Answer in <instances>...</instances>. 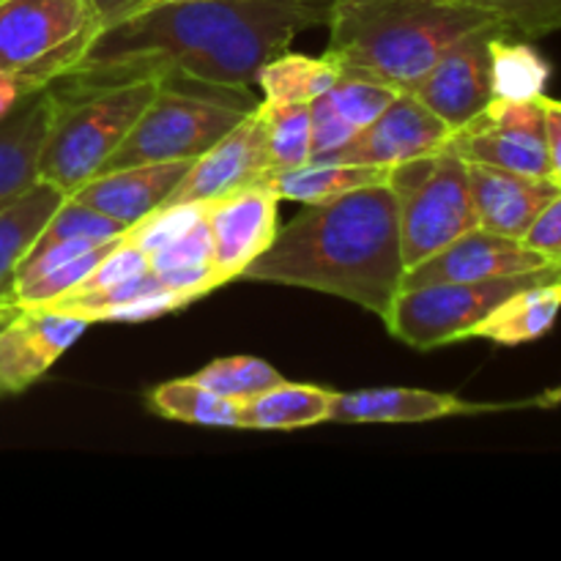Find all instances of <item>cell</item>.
Returning a JSON list of instances; mask_svg holds the SVG:
<instances>
[{
    "label": "cell",
    "mask_w": 561,
    "mask_h": 561,
    "mask_svg": "<svg viewBox=\"0 0 561 561\" xmlns=\"http://www.w3.org/2000/svg\"><path fill=\"white\" fill-rule=\"evenodd\" d=\"M332 0H162L102 27L58 82L184 77L244 91L301 31L327 25Z\"/></svg>",
    "instance_id": "6da1fadb"
},
{
    "label": "cell",
    "mask_w": 561,
    "mask_h": 561,
    "mask_svg": "<svg viewBox=\"0 0 561 561\" xmlns=\"http://www.w3.org/2000/svg\"><path fill=\"white\" fill-rule=\"evenodd\" d=\"M403 274L398 203L387 184H373L310 203L239 279L318 290L383 318Z\"/></svg>",
    "instance_id": "7a4b0ae2"
},
{
    "label": "cell",
    "mask_w": 561,
    "mask_h": 561,
    "mask_svg": "<svg viewBox=\"0 0 561 561\" xmlns=\"http://www.w3.org/2000/svg\"><path fill=\"white\" fill-rule=\"evenodd\" d=\"M493 20L460 0H332L323 58L343 75L411 93L449 44Z\"/></svg>",
    "instance_id": "3957f363"
},
{
    "label": "cell",
    "mask_w": 561,
    "mask_h": 561,
    "mask_svg": "<svg viewBox=\"0 0 561 561\" xmlns=\"http://www.w3.org/2000/svg\"><path fill=\"white\" fill-rule=\"evenodd\" d=\"M162 75L102 82H53L55 118L38 159V179L71 195L102 170L151 104Z\"/></svg>",
    "instance_id": "277c9868"
},
{
    "label": "cell",
    "mask_w": 561,
    "mask_h": 561,
    "mask_svg": "<svg viewBox=\"0 0 561 561\" xmlns=\"http://www.w3.org/2000/svg\"><path fill=\"white\" fill-rule=\"evenodd\" d=\"M255 107L257 102H236V88L206 85V93H197L184 77H164L157 96L99 173L131 164L197 159Z\"/></svg>",
    "instance_id": "5b68a950"
},
{
    "label": "cell",
    "mask_w": 561,
    "mask_h": 561,
    "mask_svg": "<svg viewBox=\"0 0 561 561\" xmlns=\"http://www.w3.org/2000/svg\"><path fill=\"white\" fill-rule=\"evenodd\" d=\"M387 186L398 203L405 268L427 261L458 236L480 228L469 186V164L444 146L389 170Z\"/></svg>",
    "instance_id": "8992f818"
},
{
    "label": "cell",
    "mask_w": 561,
    "mask_h": 561,
    "mask_svg": "<svg viewBox=\"0 0 561 561\" xmlns=\"http://www.w3.org/2000/svg\"><path fill=\"white\" fill-rule=\"evenodd\" d=\"M99 31L88 0H0V75H20L42 91L82 58Z\"/></svg>",
    "instance_id": "52a82bcc"
},
{
    "label": "cell",
    "mask_w": 561,
    "mask_h": 561,
    "mask_svg": "<svg viewBox=\"0 0 561 561\" xmlns=\"http://www.w3.org/2000/svg\"><path fill=\"white\" fill-rule=\"evenodd\" d=\"M559 277L561 266H548L537 272L510 274V277L474 279V283H436L405 288L394 296L383 323L392 337L411 348H442V345L469 340L471 329L480 327L513 294Z\"/></svg>",
    "instance_id": "ba28073f"
},
{
    "label": "cell",
    "mask_w": 561,
    "mask_h": 561,
    "mask_svg": "<svg viewBox=\"0 0 561 561\" xmlns=\"http://www.w3.org/2000/svg\"><path fill=\"white\" fill-rule=\"evenodd\" d=\"M447 148H453L466 164H488V168L526 175H551L540 96L491 99L482 113L453 129Z\"/></svg>",
    "instance_id": "9c48e42d"
},
{
    "label": "cell",
    "mask_w": 561,
    "mask_h": 561,
    "mask_svg": "<svg viewBox=\"0 0 561 561\" xmlns=\"http://www.w3.org/2000/svg\"><path fill=\"white\" fill-rule=\"evenodd\" d=\"M510 33L499 20L474 27L436 60L431 71L414 88V96L431 107L453 129L463 126L493 99L491 44L493 38Z\"/></svg>",
    "instance_id": "30bf717a"
},
{
    "label": "cell",
    "mask_w": 561,
    "mask_h": 561,
    "mask_svg": "<svg viewBox=\"0 0 561 561\" xmlns=\"http://www.w3.org/2000/svg\"><path fill=\"white\" fill-rule=\"evenodd\" d=\"M91 327L60 307H16L0 327V394L25 392Z\"/></svg>",
    "instance_id": "8fae6325"
},
{
    "label": "cell",
    "mask_w": 561,
    "mask_h": 561,
    "mask_svg": "<svg viewBox=\"0 0 561 561\" xmlns=\"http://www.w3.org/2000/svg\"><path fill=\"white\" fill-rule=\"evenodd\" d=\"M449 135L453 126L444 124L414 93H398L365 131L323 159L392 170L416 157L442 151Z\"/></svg>",
    "instance_id": "7c38bea8"
},
{
    "label": "cell",
    "mask_w": 561,
    "mask_h": 561,
    "mask_svg": "<svg viewBox=\"0 0 561 561\" xmlns=\"http://www.w3.org/2000/svg\"><path fill=\"white\" fill-rule=\"evenodd\" d=\"M268 173L266 124L261 110H252L239 126L214 142L206 153L192 159L190 170L170 192L168 203H214L233 192L257 184Z\"/></svg>",
    "instance_id": "4fadbf2b"
},
{
    "label": "cell",
    "mask_w": 561,
    "mask_h": 561,
    "mask_svg": "<svg viewBox=\"0 0 561 561\" xmlns=\"http://www.w3.org/2000/svg\"><path fill=\"white\" fill-rule=\"evenodd\" d=\"M548 266H559V263H551L520 239L474 228L449 241L444 250H438L427 261L405 268L400 290L436 283H474V279L510 277V274L537 272V268Z\"/></svg>",
    "instance_id": "5bb4252c"
},
{
    "label": "cell",
    "mask_w": 561,
    "mask_h": 561,
    "mask_svg": "<svg viewBox=\"0 0 561 561\" xmlns=\"http://www.w3.org/2000/svg\"><path fill=\"white\" fill-rule=\"evenodd\" d=\"M277 203L263 184L206 203V225L214 247L211 263L222 285L239 279L244 268L272 247L279 228Z\"/></svg>",
    "instance_id": "9a60e30c"
},
{
    "label": "cell",
    "mask_w": 561,
    "mask_h": 561,
    "mask_svg": "<svg viewBox=\"0 0 561 561\" xmlns=\"http://www.w3.org/2000/svg\"><path fill=\"white\" fill-rule=\"evenodd\" d=\"M469 186L477 225L510 239H524L537 214L561 190L559 181L551 175L513 173L488 164H469Z\"/></svg>",
    "instance_id": "2e32d148"
},
{
    "label": "cell",
    "mask_w": 561,
    "mask_h": 561,
    "mask_svg": "<svg viewBox=\"0 0 561 561\" xmlns=\"http://www.w3.org/2000/svg\"><path fill=\"white\" fill-rule=\"evenodd\" d=\"M190 164L192 159H179V162L104 170V173H96L85 184L77 186L69 197L129 228L168 201L170 192L179 186V181L190 170Z\"/></svg>",
    "instance_id": "e0dca14e"
},
{
    "label": "cell",
    "mask_w": 561,
    "mask_h": 561,
    "mask_svg": "<svg viewBox=\"0 0 561 561\" xmlns=\"http://www.w3.org/2000/svg\"><path fill=\"white\" fill-rule=\"evenodd\" d=\"M499 405L469 403L458 394L431 392V389H405V387H381L359 389V392H334L329 422H348V425H403V422H433L447 416L480 414V411H496Z\"/></svg>",
    "instance_id": "ac0fdd59"
},
{
    "label": "cell",
    "mask_w": 561,
    "mask_h": 561,
    "mask_svg": "<svg viewBox=\"0 0 561 561\" xmlns=\"http://www.w3.org/2000/svg\"><path fill=\"white\" fill-rule=\"evenodd\" d=\"M394 96L398 91L383 82L340 71L337 82L310 102L312 159H323L348 146L387 110Z\"/></svg>",
    "instance_id": "d6986e66"
},
{
    "label": "cell",
    "mask_w": 561,
    "mask_h": 561,
    "mask_svg": "<svg viewBox=\"0 0 561 561\" xmlns=\"http://www.w3.org/2000/svg\"><path fill=\"white\" fill-rule=\"evenodd\" d=\"M55 118L53 85L27 96L0 121V211L38 184V159Z\"/></svg>",
    "instance_id": "ffe728a7"
},
{
    "label": "cell",
    "mask_w": 561,
    "mask_h": 561,
    "mask_svg": "<svg viewBox=\"0 0 561 561\" xmlns=\"http://www.w3.org/2000/svg\"><path fill=\"white\" fill-rule=\"evenodd\" d=\"M186 305H192V301L184 294L170 290L168 285H162L157 274L146 272L124 279V283L107 285V288L60 296L53 305L44 307L80 312L91 323H140L168 316V312L181 310Z\"/></svg>",
    "instance_id": "44dd1931"
},
{
    "label": "cell",
    "mask_w": 561,
    "mask_h": 561,
    "mask_svg": "<svg viewBox=\"0 0 561 561\" xmlns=\"http://www.w3.org/2000/svg\"><path fill=\"white\" fill-rule=\"evenodd\" d=\"M64 192L38 181L27 195L0 211V312H14V274L47 219L64 201Z\"/></svg>",
    "instance_id": "7402d4cb"
},
{
    "label": "cell",
    "mask_w": 561,
    "mask_h": 561,
    "mask_svg": "<svg viewBox=\"0 0 561 561\" xmlns=\"http://www.w3.org/2000/svg\"><path fill=\"white\" fill-rule=\"evenodd\" d=\"M389 170L370 168V164H348L329 162V159H310L301 168L290 170H268L257 184L266 186L277 201L296 203H323L332 197L348 195L362 186L387 184Z\"/></svg>",
    "instance_id": "603a6c76"
},
{
    "label": "cell",
    "mask_w": 561,
    "mask_h": 561,
    "mask_svg": "<svg viewBox=\"0 0 561 561\" xmlns=\"http://www.w3.org/2000/svg\"><path fill=\"white\" fill-rule=\"evenodd\" d=\"M561 312V277L529 285L496 307L469 340H491L496 345H520L551 332Z\"/></svg>",
    "instance_id": "cb8c5ba5"
},
{
    "label": "cell",
    "mask_w": 561,
    "mask_h": 561,
    "mask_svg": "<svg viewBox=\"0 0 561 561\" xmlns=\"http://www.w3.org/2000/svg\"><path fill=\"white\" fill-rule=\"evenodd\" d=\"M334 392L283 381L241 403V431H301L329 422Z\"/></svg>",
    "instance_id": "d4e9b609"
},
{
    "label": "cell",
    "mask_w": 561,
    "mask_h": 561,
    "mask_svg": "<svg viewBox=\"0 0 561 561\" xmlns=\"http://www.w3.org/2000/svg\"><path fill=\"white\" fill-rule=\"evenodd\" d=\"M148 409L162 420L186 422L201 427H230L241 431V403L222 398L192 378H175L151 389Z\"/></svg>",
    "instance_id": "484cf974"
},
{
    "label": "cell",
    "mask_w": 561,
    "mask_h": 561,
    "mask_svg": "<svg viewBox=\"0 0 561 561\" xmlns=\"http://www.w3.org/2000/svg\"><path fill=\"white\" fill-rule=\"evenodd\" d=\"M340 69L329 58H310V55L279 53L274 55L263 69L257 71V85H261L263 99L277 104H299L321 96L327 88L337 82Z\"/></svg>",
    "instance_id": "4316f807"
},
{
    "label": "cell",
    "mask_w": 561,
    "mask_h": 561,
    "mask_svg": "<svg viewBox=\"0 0 561 561\" xmlns=\"http://www.w3.org/2000/svg\"><path fill=\"white\" fill-rule=\"evenodd\" d=\"M266 124L268 170L301 168L312 159L310 104H277L263 99L257 104Z\"/></svg>",
    "instance_id": "83f0119b"
},
{
    "label": "cell",
    "mask_w": 561,
    "mask_h": 561,
    "mask_svg": "<svg viewBox=\"0 0 561 561\" xmlns=\"http://www.w3.org/2000/svg\"><path fill=\"white\" fill-rule=\"evenodd\" d=\"M493 99H537L546 91L551 69L529 47L510 38V33L493 38L491 44Z\"/></svg>",
    "instance_id": "f1b7e54d"
},
{
    "label": "cell",
    "mask_w": 561,
    "mask_h": 561,
    "mask_svg": "<svg viewBox=\"0 0 561 561\" xmlns=\"http://www.w3.org/2000/svg\"><path fill=\"white\" fill-rule=\"evenodd\" d=\"M192 381L203 383L211 392L222 394L230 400H244L255 398V394L266 392V389L277 387L285 378L268 365L266 359H257V356H228V359H214L211 365H206L203 370H197L195 376H190Z\"/></svg>",
    "instance_id": "f546056e"
},
{
    "label": "cell",
    "mask_w": 561,
    "mask_h": 561,
    "mask_svg": "<svg viewBox=\"0 0 561 561\" xmlns=\"http://www.w3.org/2000/svg\"><path fill=\"white\" fill-rule=\"evenodd\" d=\"M124 230V225H118L115 219L104 217V214L85 206V203L66 195L64 201H60V206L53 211V217L47 219V225L42 228L38 239L33 241L31 252L60 244V241H96V244L99 241H113L118 239Z\"/></svg>",
    "instance_id": "4dcf8cb0"
},
{
    "label": "cell",
    "mask_w": 561,
    "mask_h": 561,
    "mask_svg": "<svg viewBox=\"0 0 561 561\" xmlns=\"http://www.w3.org/2000/svg\"><path fill=\"white\" fill-rule=\"evenodd\" d=\"M206 217V203H168V206L153 208L142 219L124 230V241L135 244L146 255H153L164 244L184 236Z\"/></svg>",
    "instance_id": "1f68e13d"
},
{
    "label": "cell",
    "mask_w": 561,
    "mask_h": 561,
    "mask_svg": "<svg viewBox=\"0 0 561 561\" xmlns=\"http://www.w3.org/2000/svg\"><path fill=\"white\" fill-rule=\"evenodd\" d=\"M496 16L510 36L540 38L561 31V0H460Z\"/></svg>",
    "instance_id": "d6a6232c"
},
{
    "label": "cell",
    "mask_w": 561,
    "mask_h": 561,
    "mask_svg": "<svg viewBox=\"0 0 561 561\" xmlns=\"http://www.w3.org/2000/svg\"><path fill=\"white\" fill-rule=\"evenodd\" d=\"M211 233H208L206 217H203L195 228H190L184 236H179L175 241L164 244L162 250H157L153 255H148V263H151V272L162 274L179 272V268L208 266V263H211Z\"/></svg>",
    "instance_id": "836d02e7"
},
{
    "label": "cell",
    "mask_w": 561,
    "mask_h": 561,
    "mask_svg": "<svg viewBox=\"0 0 561 561\" xmlns=\"http://www.w3.org/2000/svg\"><path fill=\"white\" fill-rule=\"evenodd\" d=\"M520 241L526 247H531L535 252H540V255H546L551 263H559L561 266V190L537 214V219L529 225V230H526Z\"/></svg>",
    "instance_id": "e575fe53"
},
{
    "label": "cell",
    "mask_w": 561,
    "mask_h": 561,
    "mask_svg": "<svg viewBox=\"0 0 561 561\" xmlns=\"http://www.w3.org/2000/svg\"><path fill=\"white\" fill-rule=\"evenodd\" d=\"M542 115H546V140H548V157H551V175L561 179V102L559 99H548L546 93L540 96Z\"/></svg>",
    "instance_id": "d590c367"
},
{
    "label": "cell",
    "mask_w": 561,
    "mask_h": 561,
    "mask_svg": "<svg viewBox=\"0 0 561 561\" xmlns=\"http://www.w3.org/2000/svg\"><path fill=\"white\" fill-rule=\"evenodd\" d=\"M88 3H91L93 14L99 16L102 27H107L126 20V16L137 14V11H142L146 5H151L153 0H88Z\"/></svg>",
    "instance_id": "8d00e7d4"
},
{
    "label": "cell",
    "mask_w": 561,
    "mask_h": 561,
    "mask_svg": "<svg viewBox=\"0 0 561 561\" xmlns=\"http://www.w3.org/2000/svg\"><path fill=\"white\" fill-rule=\"evenodd\" d=\"M33 93L38 91H33L20 75H0V121L9 118V115L14 113L27 96H33Z\"/></svg>",
    "instance_id": "74e56055"
},
{
    "label": "cell",
    "mask_w": 561,
    "mask_h": 561,
    "mask_svg": "<svg viewBox=\"0 0 561 561\" xmlns=\"http://www.w3.org/2000/svg\"><path fill=\"white\" fill-rule=\"evenodd\" d=\"M11 316V312H0V327H3V321H5V318H9ZM0 398H3V394H0Z\"/></svg>",
    "instance_id": "f35d334b"
},
{
    "label": "cell",
    "mask_w": 561,
    "mask_h": 561,
    "mask_svg": "<svg viewBox=\"0 0 561 561\" xmlns=\"http://www.w3.org/2000/svg\"><path fill=\"white\" fill-rule=\"evenodd\" d=\"M153 3H162V0H153Z\"/></svg>",
    "instance_id": "ab89813d"
},
{
    "label": "cell",
    "mask_w": 561,
    "mask_h": 561,
    "mask_svg": "<svg viewBox=\"0 0 561 561\" xmlns=\"http://www.w3.org/2000/svg\"><path fill=\"white\" fill-rule=\"evenodd\" d=\"M559 186H561V179H559Z\"/></svg>",
    "instance_id": "60d3db41"
}]
</instances>
